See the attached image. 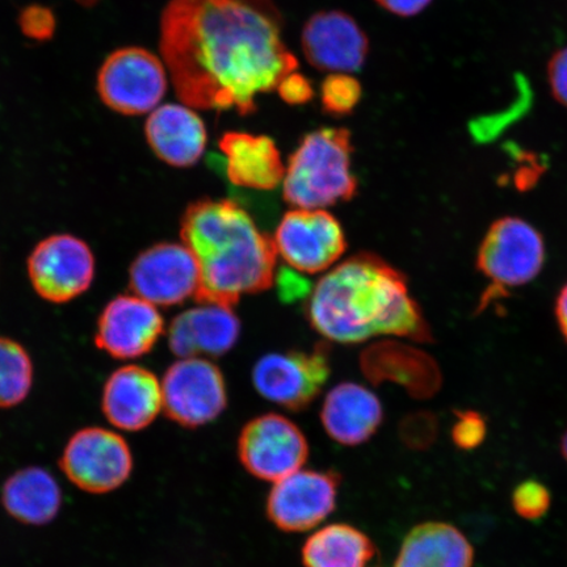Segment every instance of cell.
<instances>
[{
	"mask_svg": "<svg viewBox=\"0 0 567 567\" xmlns=\"http://www.w3.org/2000/svg\"><path fill=\"white\" fill-rule=\"evenodd\" d=\"M384 421L378 395L354 382L332 388L323 401L321 422L332 441L357 446L371 441Z\"/></svg>",
	"mask_w": 567,
	"mask_h": 567,
	"instance_id": "19",
	"label": "cell"
},
{
	"mask_svg": "<svg viewBox=\"0 0 567 567\" xmlns=\"http://www.w3.org/2000/svg\"><path fill=\"white\" fill-rule=\"evenodd\" d=\"M27 268L35 293L52 303L76 299L95 278L94 254L71 234L42 239L28 258Z\"/></svg>",
	"mask_w": 567,
	"mask_h": 567,
	"instance_id": "12",
	"label": "cell"
},
{
	"mask_svg": "<svg viewBox=\"0 0 567 567\" xmlns=\"http://www.w3.org/2000/svg\"><path fill=\"white\" fill-rule=\"evenodd\" d=\"M486 436V423L476 411L458 413V420L452 430V441L460 450L477 449Z\"/></svg>",
	"mask_w": 567,
	"mask_h": 567,
	"instance_id": "28",
	"label": "cell"
},
{
	"mask_svg": "<svg viewBox=\"0 0 567 567\" xmlns=\"http://www.w3.org/2000/svg\"><path fill=\"white\" fill-rule=\"evenodd\" d=\"M331 373L328 346L305 351L274 352L258 360L252 370L257 392L290 411L308 409Z\"/></svg>",
	"mask_w": 567,
	"mask_h": 567,
	"instance_id": "7",
	"label": "cell"
},
{
	"mask_svg": "<svg viewBox=\"0 0 567 567\" xmlns=\"http://www.w3.org/2000/svg\"><path fill=\"white\" fill-rule=\"evenodd\" d=\"M352 153L351 133L344 127H321L307 134L288 161L284 200L302 209L350 202L358 193Z\"/></svg>",
	"mask_w": 567,
	"mask_h": 567,
	"instance_id": "4",
	"label": "cell"
},
{
	"mask_svg": "<svg viewBox=\"0 0 567 567\" xmlns=\"http://www.w3.org/2000/svg\"><path fill=\"white\" fill-rule=\"evenodd\" d=\"M474 551L461 532L445 523H424L410 530L394 567H473Z\"/></svg>",
	"mask_w": 567,
	"mask_h": 567,
	"instance_id": "23",
	"label": "cell"
},
{
	"mask_svg": "<svg viewBox=\"0 0 567 567\" xmlns=\"http://www.w3.org/2000/svg\"><path fill=\"white\" fill-rule=\"evenodd\" d=\"M0 501L13 519L27 526H45L60 513L62 492L44 467L28 466L4 482Z\"/></svg>",
	"mask_w": 567,
	"mask_h": 567,
	"instance_id": "22",
	"label": "cell"
},
{
	"mask_svg": "<svg viewBox=\"0 0 567 567\" xmlns=\"http://www.w3.org/2000/svg\"><path fill=\"white\" fill-rule=\"evenodd\" d=\"M240 322L230 307L202 302L183 311L168 329L169 350L177 358H218L238 342Z\"/></svg>",
	"mask_w": 567,
	"mask_h": 567,
	"instance_id": "17",
	"label": "cell"
},
{
	"mask_svg": "<svg viewBox=\"0 0 567 567\" xmlns=\"http://www.w3.org/2000/svg\"><path fill=\"white\" fill-rule=\"evenodd\" d=\"M228 179L234 186L247 189L271 190L286 175L279 148L266 136L228 132L219 140Z\"/></svg>",
	"mask_w": 567,
	"mask_h": 567,
	"instance_id": "21",
	"label": "cell"
},
{
	"mask_svg": "<svg viewBox=\"0 0 567 567\" xmlns=\"http://www.w3.org/2000/svg\"><path fill=\"white\" fill-rule=\"evenodd\" d=\"M145 136L157 157L167 165H196L207 147V130L197 113L181 104L158 106L148 116Z\"/></svg>",
	"mask_w": 567,
	"mask_h": 567,
	"instance_id": "20",
	"label": "cell"
},
{
	"mask_svg": "<svg viewBox=\"0 0 567 567\" xmlns=\"http://www.w3.org/2000/svg\"><path fill=\"white\" fill-rule=\"evenodd\" d=\"M272 0H169L159 48L184 104L203 111H257L299 61L281 39Z\"/></svg>",
	"mask_w": 567,
	"mask_h": 567,
	"instance_id": "1",
	"label": "cell"
},
{
	"mask_svg": "<svg viewBox=\"0 0 567 567\" xmlns=\"http://www.w3.org/2000/svg\"><path fill=\"white\" fill-rule=\"evenodd\" d=\"M238 457L245 470L261 481L278 482L302 470L309 443L299 425L280 414L254 417L240 431Z\"/></svg>",
	"mask_w": 567,
	"mask_h": 567,
	"instance_id": "10",
	"label": "cell"
},
{
	"mask_svg": "<svg viewBox=\"0 0 567 567\" xmlns=\"http://www.w3.org/2000/svg\"><path fill=\"white\" fill-rule=\"evenodd\" d=\"M561 451H563V455H564L565 460L567 461V430H566L565 435L563 437Z\"/></svg>",
	"mask_w": 567,
	"mask_h": 567,
	"instance_id": "36",
	"label": "cell"
},
{
	"mask_svg": "<svg viewBox=\"0 0 567 567\" xmlns=\"http://www.w3.org/2000/svg\"><path fill=\"white\" fill-rule=\"evenodd\" d=\"M375 553V545L364 532L337 523L311 535L301 556L305 567H367Z\"/></svg>",
	"mask_w": 567,
	"mask_h": 567,
	"instance_id": "24",
	"label": "cell"
},
{
	"mask_svg": "<svg viewBox=\"0 0 567 567\" xmlns=\"http://www.w3.org/2000/svg\"><path fill=\"white\" fill-rule=\"evenodd\" d=\"M60 466L71 484L81 491L106 494L130 480L133 456L122 435L102 427H87L70 437Z\"/></svg>",
	"mask_w": 567,
	"mask_h": 567,
	"instance_id": "8",
	"label": "cell"
},
{
	"mask_svg": "<svg viewBox=\"0 0 567 567\" xmlns=\"http://www.w3.org/2000/svg\"><path fill=\"white\" fill-rule=\"evenodd\" d=\"M302 51L311 66L332 73H354L364 66L370 41L342 11L316 13L305 24Z\"/></svg>",
	"mask_w": 567,
	"mask_h": 567,
	"instance_id": "16",
	"label": "cell"
},
{
	"mask_svg": "<svg viewBox=\"0 0 567 567\" xmlns=\"http://www.w3.org/2000/svg\"><path fill=\"white\" fill-rule=\"evenodd\" d=\"M102 410L106 420L118 430H145L162 410L161 382L145 368H120L105 382Z\"/></svg>",
	"mask_w": 567,
	"mask_h": 567,
	"instance_id": "18",
	"label": "cell"
},
{
	"mask_svg": "<svg viewBox=\"0 0 567 567\" xmlns=\"http://www.w3.org/2000/svg\"><path fill=\"white\" fill-rule=\"evenodd\" d=\"M307 315L319 334L337 343L381 336L430 339L405 276L373 254L354 255L330 269L311 292Z\"/></svg>",
	"mask_w": 567,
	"mask_h": 567,
	"instance_id": "2",
	"label": "cell"
},
{
	"mask_svg": "<svg viewBox=\"0 0 567 567\" xmlns=\"http://www.w3.org/2000/svg\"><path fill=\"white\" fill-rule=\"evenodd\" d=\"M183 245L200 268L198 303L233 308L240 297L272 287L278 264L274 239L228 198H202L184 212Z\"/></svg>",
	"mask_w": 567,
	"mask_h": 567,
	"instance_id": "3",
	"label": "cell"
},
{
	"mask_svg": "<svg viewBox=\"0 0 567 567\" xmlns=\"http://www.w3.org/2000/svg\"><path fill=\"white\" fill-rule=\"evenodd\" d=\"M276 90H278L282 101L289 105L307 104L315 96V89L308 78L299 73H292L284 78Z\"/></svg>",
	"mask_w": 567,
	"mask_h": 567,
	"instance_id": "32",
	"label": "cell"
},
{
	"mask_svg": "<svg viewBox=\"0 0 567 567\" xmlns=\"http://www.w3.org/2000/svg\"><path fill=\"white\" fill-rule=\"evenodd\" d=\"M167 75L157 55L125 47L106 56L97 73L102 102L124 116H141L157 109L167 91Z\"/></svg>",
	"mask_w": 567,
	"mask_h": 567,
	"instance_id": "5",
	"label": "cell"
},
{
	"mask_svg": "<svg viewBox=\"0 0 567 567\" xmlns=\"http://www.w3.org/2000/svg\"><path fill=\"white\" fill-rule=\"evenodd\" d=\"M556 316L559 329H561L567 342V284L563 288L561 292H559L558 295L556 305Z\"/></svg>",
	"mask_w": 567,
	"mask_h": 567,
	"instance_id": "34",
	"label": "cell"
},
{
	"mask_svg": "<svg viewBox=\"0 0 567 567\" xmlns=\"http://www.w3.org/2000/svg\"><path fill=\"white\" fill-rule=\"evenodd\" d=\"M340 486L337 472L297 471L275 482L267 498V516L288 534L310 530L334 513Z\"/></svg>",
	"mask_w": 567,
	"mask_h": 567,
	"instance_id": "13",
	"label": "cell"
},
{
	"mask_svg": "<svg viewBox=\"0 0 567 567\" xmlns=\"http://www.w3.org/2000/svg\"><path fill=\"white\" fill-rule=\"evenodd\" d=\"M363 96L361 84L344 73L331 74L322 83L321 102L323 112L330 116H349Z\"/></svg>",
	"mask_w": 567,
	"mask_h": 567,
	"instance_id": "26",
	"label": "cell"
},
{
	"mask_svg": "<svg viewBox=\"0 0 567 567\" xmlns=\"http://www.w3.org/2000/svg\"><path fill=\"white\" fill-rule=\"evenodd\" d=\"M200 268L183 244H157L146 248L130 268V288L155 307L169 308L195 297Z\"/></svg>",
	"mask_w": 567,
	"mask_h": 567,
	"instance_id": "14",
	"label": "cell"
},
{
	"mask_svg": "<svg viewBox=\"0 0 567 567\" xmlns=\"http://www.w3.org/2000/svg\"><path fill=\"white\" fill-rule=\"evenodd\" d=\"M19 25L27 38L45 41L53 38L55 18L52 10L42 6H30L20 12Z\"/></svg>",
	"mask_w": 567,
	"mask_h": 567,
	"instance_id": "29",
	"label": "cell"
},
{
	"mask_svg": "<svg viewBox=\"0 0 567 567\" xmlns=\"http://www.w3.org/2000/svg\"><path fill=\"white\" fill-rule=\"evenodd\" d=\"M548 83L553 97L567 110V47L551 55Z\"/></svg>",
	"mask_w": 567,
	"mask_h": 567,
	"instance_id": "31",
	"label": "cell"
},
{
	"mask_svg": "<svg viewBox=\"0 0 567 567\" xmlns=\"http://www.w3.org/2000/svg\"><path fill=\"white\" fill-rule=\"evenodd\" d=\"M74 2L80 3L84 7H92L101 2V0H74Z\"/></svg>",
	"mask_w": 567,
	"mask_h": 567,
	"instance_id": "35",
	"label": "cell"
},
{
	"mask_svg": "<svg viewBox=\"0 0 567 567\" xmlns=\"http://www.w3.org/2000/svg\"><path fill=\"white\" fill-rule=\"evenodd\" d=\"M513 505L517 515L527 520L540 519L550 507L547 487L537 481H526L515 488Z\"/></svg>",
	"mask_w": 567,
	"mask_h": 567,
	"instance_id": "27",
	"label": "cell"
},
{
	"mask_svg": "<svg viewBox=\"0 0 567 567\" xmlns=\"http://www.w3.org/2000/svg\"><path fill=\"white\" fill-rule=\"evenodd\" d=\"M436 425L435 420L431 416H416L403 425L402 439L410 449L424 450L429 449L435 441Z\"/></svg>",
	"mask_w": 567,
	"mask_h": 567,
	"instance_id": "30",
	"label": "cell"
},
{
	"mask_svg": "<svg viewBox=\"0 0 567 567\" xmlns=\"http://www.w3.org/2000/svg\"><path fill=\"white\" fill-rule=\"evenodd\" d=\"M162 410L184 429L216 421L228 406L224 374L204 358L177 360L161 382Z\"/></svg>",
	"mask_w": 567,
	"mask_h": 567,
	"instance_id": "6",
	"label": "cell"
},
{
	"mask_svg": "<svg viewBox=\"0 0 567 567\" xmlns=\"http://www.w3.org/2000/svg\"><path fill=\"white\" fill-rule=\"evenodd\" d=\"M33 364L23 346L0 338V409L19 405L30 394Z\"/></svg>",
	"mask_w": 567,
	"mask_h": 567,
	"instance_id": "25",
	"label": "cell"
},
{
	"mask_svg": "<svg viewBox=\"0 0 567 567\" xmlns=\"http://www.w3.org/2000/svg\"><path fill=\"white\" fill-rule=\"evenodd\" d=\"M274 245L278 257L290 268L307 275L328 271L347 247L342 226L331 213L302 208L284 215Z\"/></svg>",
	"mask_w": 567,
	"mask_h": 567,
	"instance_id": "11",
	"label": "cell"
},
{
	"mask_svg": "<svg viewBox=\"0 0 567 567\" xmlns=\"http://www.w3.org/2000/svg\"><path fill=\"white\" fill-rule=\"evenodd\" d=\"M375 2L394 16L410 18L427 9L432 0H375Z\"/></svg>",
	"mask_w": 567,
	"mask_h": 567,
	"instance_id": "33",
	"label": "cell"
},
{
	"mask_svg": "<svg viewBox=\"0 0 567 567\" xmlns=\"http://www.w3.org/2000/svg\"><path fill=\"white\" fill-rule=\"evenodd\" d=\"M545 261L542 234L520 218L495 221L482 240L477 267L494 289L526 286L540 274Z\"/></svg>",
	"mask_w": 567,
	"mask_h": 567,
	"instance_id": "9",
	"label": "cell"
},
{
	"mask_svg": "<svg viewBox=\"0 0 567 567\" xmlns=\"http://www.w3.org/2000/svg\"><path fill=\"white\" fill-rule=\"evenodd\" d=\"M163 330L155 305L138 296H117L97 319L95 344L113 359H137L154 349Z\"/></svg>",
	"mask_w": 567,
	"mask_h": 567,
	"instance_id": "15",
	"label": "cell"
}]
</instances>
